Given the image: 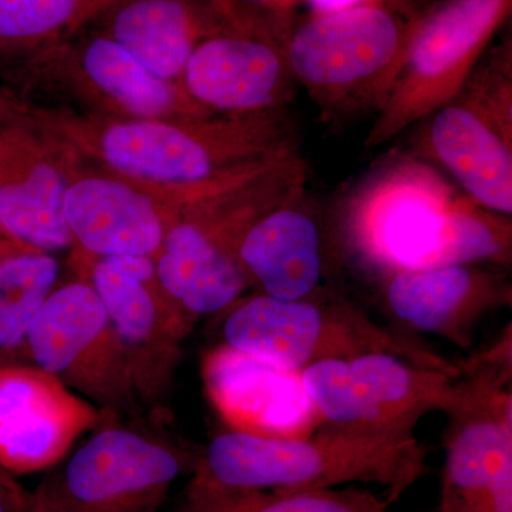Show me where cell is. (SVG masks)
<instances>
[{
    "mask_svg": "<svg viewBox=\"0 0 512 512\" xmlns=\"http://www.w3.org/2000/svg\"><path fill=\"white\" fill-rule=\"evenodd\" d=\"M340 244L377 276L453 265H511L512 222L477 205L436 165L392 154L336 211Z\"/></svg>",
    "mask_w": 512,
    "mask_h": 512,
    "instance_id": "6da1fadb",
    "label": "cell"
},
{
    "mask_svg": "<svg viewBox=\"0 0 512 512\" xmlns=\"http://www.w3.org/2000/svg\"><path fill=\"white\" fill-rule=\"evenodd\" d=\"M84 143L114 175L175 212L302 156L289 110L201 119H117L86 131Z\"/></svg>",
    "mask_w": 512,
    "mask_h": 512,
    "instance_id": "7a4b0ae2",
    "label": "cell"
},
{
    "mask_svg": "<svg viewBox=\"0 0 512 512\" xmlns=\"http://www.w3.org/2000/svg\"><path fill=\"white\" fill-rule=\"evenodd\" d=\"M427 448L412 437L356 436L322 427L313 436L231 430L198 457L192 483L227 490L303 491L359 483L393 505L426 473Z\"/></svg>",
    "mask_w": 512,
    "mask_h": 512,
    "instance_id": "3957f363",
    "label": "cell"
},
{
    "mask_svg": "<svg viewBox=\"0 0 512 512\" xmlns=\"http://www.w3.org/2000/svg\"><path fill=\"white\" fill-rule=\"evenodd\" d=\"M232 306L222 328L224 345L282 372L298 375L319 360L386 352L458 376L457 363L403 333L383 328L355 303L325 288L293 301L262 293Z\"/></svg>",
    "mask_w": 512,
    "mask_h": 512,
    "instance_id": "277c9868",
    "label": "cell"
},
{
    "mask_svg": "<svg viewBox=\"0 0 512 512\" xmlns=\"http://www.w3.org/2000/svg\"><path fill=\"white\" fill-rule=\"evenodd\" d=\"M419 19L404 22L377 3L316 15L286 37L298 86L325 120L382 109Z\"/></svg>",
    "mask_w": 512,
    "mask_h": 512,
    "instance_id": "5b68a950",
    "label": "cell"
},
{
    "mask_svg": "<svg viewBox=\"0 0 512 512\" xmlns=\"http://www.w3.org/2000/svg\"><path fill=\"white\" fill-rule=\"evenodd\" d=\"M419 124L412 154L440 165L480 207L511 217V56L480 60L456 99Z\"/></svg>",
    "mask_w": 512,
    "mask_h": 512,
    "instance_id": "8992f818",
    "label": "cell"
},
{
    "mask_svg": "<svg viewBox=\"0 0 512 512\" xmlns=\"http://www.w3.org/2000/svg\"><path fill=\"white\" fill-rule=\"evenodd\" d=\"M510 10L511 0H446L419 18L365 147L389 143L456 99Z\"/></svg>",
    "mask_w": 512,
    "mask_h": 512,
    "instance_id": "52a82bcc",
    "label": "cell"
},
{
    "mask_svg": "<svg viewBox=\"0 0 512 512\" xmlns=\"http://www.w3.org/2000/svg\"><path fill=\"white\" fill-rule=\"evenodd\" d=\"M463 402L448 416L441 512H512L510 367L468 359L458 365Z\"/></svg>",
    "mask_w": 512,
    "mask_h": 512,
    "instance_id": "ba28073f",
    "label": "cell"
},
{
    "mask_svg": "<svg viewBox=\"0 0 512 512\" xmlns=\"http://www.w3.org/2000/svg\"><path fill=\"white\" fill-rule=\"evenodd\" d=\"M25 348L33 365L100 410H128L138 399L126 349L89 282H72L50 293L30 326Z\"/></svg>",
    "mask_w": 512,
    "mask_h": 512,
    "instance_id": "9c48e42d",
    "label": "cell"
},
{
    "mask_svg": "<svg viewBox=\"0 0 512 512\" xmlns=\"http://www.w3.org/2000/svg\"><path fill=\"white\" fill-rule=\"evenodd\" d=\"M197 461L154 437L106 426L45 484L62 512H160Z\"/></svg>",
    "mask_w": 512,
    "mask_h": 512,
    "instance_id": "30bf717a",
    "label": "cell"
},
{
    "mask_svg": "<svg viewBox=\"0 0 512 512\" xmlns=\"http://www.w3.org/2000/svg\"><path fill=\"white\" fill-rule=\"evenodd\" d=\"M286 37H275L261 20L244 12L195 46L181 87L211 114L288 110L298 83L286 57Z\"/></svg>",
    "mask_w": 512,
    "mask_h": 512,
    "instance_id": "8fae6325",
    "label": "cell"
},
{
    "mask_svg": "<svg viewBox=\"0 0 512 512\" xmlns=\"http://www.w3.org/2000/svg\"><path fill=\"white\" fill-rule=\"evenodd\" d=\"M89 284L126 349L137 396L160 399L195 323L165 295L151 256L94 258Z\"/></svg>",
    "mask_w": 512,
    "mask_h": 512,
    "instance_id": "7c38bea8",
    "label": "cell"
},
{
    "mask_svg": "<svg viewBox=\"0 0 512 512\" xmlns=\"http://www.w3.org/2000/svg\"><path fill=\"white\" fill-rule=\"evenodd\" d=\"M103 421L99 407L40 367L0 366V468L10 476L55 467Z\"/></svg>",
    "mask_w": 512,
    "mask_h": 512,
    "instance_id": "4fadbf2b",
    "label": "cell"
},
{
    "mask_svg": "<svg viewBox=\"0 0 512 512\" xmlns=\"http://www.w3.org/2000/svg\"><path fill=\"white\" fill-rule=\"evenodd\" d=\"M62 154L29 121L0 104V234L32 251L74 244L64 215L73 175Z\"/></svg>",
    "mask_w": 512,
    "mask_h": 512,
    "instance_id": "5bb4252c",
    "label": "cell"
},
{
    "mask_svg": "<svg viewBox=\"0 0 512 512\" xmlns=\"http://www.w3.org/2000/svg\"><path fill=\"white\" fill-rule=\"evenodd\" d=\"M382 284L384 303L394 318L461 349L473 345L487 313L512 303L507 275L481 265L397 271L384 276Z\"/></svg>",
    "mask_w": 512,
    "mask_h": 512,
    "instance_id": "9a60e30c",
    "label": "cell"
},
{
    "mask_svg": "<svg viewBox=\"0 0 512 512\" xmlns=\"http://www.w3.org/2000/svg\"><path fill=\"white\" fill-rule=\"evenodd\" d=\"M241 13L238 0H116L86 28L116 40L161 79L180 83L195 46Z\"/></svg>",
    "mask_w": 512,
    "mask_h": 512,
    "instance_id": "2e32d148",
    "label": "cell"
},
{
    "mask_svg": "<svg viewBox=\"0 0 512 512\" xmlns=\"http://www.w3.org/2000/svg\"><path fill=\"white\" fill-rule=\"evenodd\" d=\"M154 264L165 295L194 323L234 305L252 286L237 242L197 212H178Z\"/></svg>",
    "mask_w": 512,
    "mask_h": 512,
    "instance_id": "e0dca14e",
    "label": "cell"
},
{
    "mask_svg": "<svg viewBox=\"0 0 512 512\" xmlns=\"http://www.w3.org/2000/svg\"><path fill=\"white\" fill-rule=\"evenodd\" d=\"M64 215L74 244L94 258H154L177 212L119 175H84L67 188Z\"/></svg>",
    "mask_w": 512,
    "mask_h": 512,
    "instance_id": "ac0fdd59",
    "label": "cell"
},
{
    "mask_svg": "<svg viewBox=\"0 0 512 512\" xmlns=\"http://www.w3.org/2000/svg\"><path fill=\"white\" fill-rule=\"evenodd\" d=\"M238 258L251 284L271 298L293 301L322 289L325 235L306 188L249 225Z\"/></svg>",
    "mask_w": 512,
    "mask_h": 512,
    "instance_id": "d6986e66",
    "label": "cell"
},
{
    "mask_svg": "<svg viewBox=\"0 0 512 512\" xmlns=\"http://www.w3.org/2000/svg\"><path fill=\"white\" fill-rule=\"evenodd\" d=\"M56 45L90 86L130 119L214 116L192 101L180 83L161 79L104 33L84 28Z\"/></svg>",
    "mask_w": 512,
    "mask_h": 512,
    "instance_id": "ffe728a7",
    "label": "cell"
},
{
    "mask_svg": "<svg viewBox=\"0 0 512 512\" xmlns=\"http://www.w3.org/2000/svg\"><path fill=\"white\" fill-rule=\"evenodd\" d=\"M349 363L357 379L409 433H413L424 414H450L463 400L460 377L413 365L392 353H367Z\"/></svg>",
    "mask_w": 512,
    "mask_h": 512,
    "instance_id": "44dd1931",
    "label": "cell"
},
{
    "mask_svg": "<svg viewBox=\"0 0 512 512\" xmlns=\"http://www.w3.org/2000/svg\"><path fill=\"white\" fill-rule=\"evenodd\" d=\"M298 379L323 427L356 436H414L392 419L357 379L349 360H319L302 369Z\"/></svg>",
    "mask_w": 512,
    "mask_h": 512,
    "instance_id": "7402d4cb",
    "label": "cell"
},
{
    "mask_svg": "<svg viewBox=\"0 0 512 512\" xmlns=\"http://www.w3.org/2000/svg\"><path fill=\"white\" fill-rule=\"evenodd\" d=\"M389 505L362 488L227 490L190 484L178 512H387Z\"/></svg>",
    "mask_w": 512,
    "mask_h": 512,
    "instance_id": "603a6c76",
    "label": "cell"
},
{
    "mask_svg": "<svg viewBox=\"0 0 512 512\" xmlns=\"http://www.w3.org/2000/svg\"><path fill=\"white\" fill-rule=\"evenodd\" d=\"M60 266L47 252L20 249L0 259V366L19 349L43 303L55 291Z\"/></svg>",
    "mask_w": 512,
    "mask_h": 512,
    "instance_id": "cb8c5ba5",
    "label": "cell"
},
{
    "mask_svg": "<svg viewBox=\"0 0 512 512\" xmlns=\"http://www.w3.org/2000/svg\"><path fill=\"white\" fill-rule=\"evenodd\" d=\"M116 0H0V50L35 53L86 28Z\"/></svg>",
    "mask_w": 512,
    "mask_h": 512,
    "instance_id": "d4e9b609",
    "label": "cell"
},
{
    "mask_svg": "<svg viewBox=\"0 0 512 512\" xmlns=\"http://www.w3.org/2000/svg\"><path fill=\"white\" fill-rule=\"evenodd\" d=\"M22 512H62L57 507L55 500L47 490L46 484L42 483L36 491L28 495L25 507Z\"/></svg>",
    "mask_w": 512,
    "mask_h": 512,
    "instance_id": "484cf974",
    "label": "cell"
},
{
    "mask_svg": "<svg viewBox=\"0 0 512 512\" xmlns=\"http://www.w3.org/2000/svg\"><path fill=\"white\" fill-rule=\"evenodd\" d=\"M0 490L8 495L10 501H12L20 511L23 510L26 500H28V493H25L22 487L13 480V476L3 471L2 468H0Z\"/></svg>",
    "mask_w": 512,
    "mask_h": 512,
    "instance_id": "4316f807",
    "label": "cell"
},
{
    "mask_svg": "<svg viewBox=\"0 0 512 512\" xmlns=\"http://www.w3.org/2000/svg\"><path fill=\"white\" fill-rule=\"evenodd\" d=\"M309 2L316 10V15H325V13L340 12V10L367 5L370 0H309Z\"/></svg>",
    "mask_w": 512,
    "mask_h": 512,
    "instance_id": "83f0119b",
    "label": "cell"
},
{
    "mask_svg": "<svg viewBox=\"0 0 512 512\" xmlns=\"http://www.w3.org/2000/svg\"><path fill=\"white\" fill-rule=\"evenodd\" d=\"M20 249L26 248L20 247V245L15 244V242L10 241V239L3 237V235L0 234V259L13 254V252H18Z\"/></svg>",
    "mask_w": 512,
    "mask_h": 512,
    "instance_id": "f1b7e54d",
    "label": "cell"
},
{
    "mask_svg": "<svg viewBox=\"0 0 512 512\" xmlns=\"http://www.w3.org/2000/svg\"><path fill=\"white\" fill-rule=\"evenodd\" d=\"M0 512H22L2 490H0Z\"/></svg>",
    "mask_w": 512,
    "mask_h": 512,
    "instance_id": "f546056e",
    "label": "cell"
}]
</instances>
